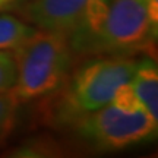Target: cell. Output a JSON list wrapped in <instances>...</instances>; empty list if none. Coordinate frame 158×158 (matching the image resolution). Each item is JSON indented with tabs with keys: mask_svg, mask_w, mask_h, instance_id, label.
Masks as SVG:
<instances>
[{
	"mask_svg": "<svg viewBox=\"0 0 158 158\" xmlns=\"http://www.w3.org/2000/svg\"><path fill=\"white\" fill-rule=\"evenodd\" d=\"M148 5V16H149V22H151V28H152L154 37H157V29H158V0H147Z\"/></svg>",
	"mask_w": 158,
	"mask_h": 158,
	"instance_id": "11",
	"label": "cell"
},
{
	"mask_svg": "<svg viewBox=\"0 0 158 158\" xmlns=\"http://www.w3.org/2000/svg\"><path fill=\"white\" fill-rule=\"evenodd\" d=\"M76 122L82 138L100 149H120L147 139L157 132V120L145 110L135 113L120 111L114 106H104Z\"/></svg>",
	"mask_w": 158,
	"mask_h": 158,
	"instance_id": "3",
	"label": "cell"
},
{
	"mask_svg": "<svg viewBox=\"0 0 158 158\" xmlns=\"http://www.w3.org/2000/svg\"><path fill=\"white\" fill-rule=\"evenodd\" d=\"M152 35L147 0H113L92 53L142 50Z\"/></svg>",
	"mask_w": 158,
	"mask_h": 158,
	"instance_id": "4",
	"label": "cell"
},
{
	"mask_svg": "<svg viewBox=\"0 0 158 158\" xmlns=\"http://www.w3.org/2000/svg\"><path fill=\"white\" fill-rule=\"evenodd\" d=\"M15 50L16 82L12 92L19 102L47 95L68 79L73 53L68 37L35 31Z\"/></svg>",
	"mask_w": 158,
	"mask_h": 158,
	"instance_id": "1",
	"label": "cell"
},
{
	"mask_svg": "<svg viewBox=\"0 0 158 158\" xmlns=\"http://www.w3.org/2000/svg\"><path fill=\"white\" fill-rule=\"evenodd\" d=\"M110 102H113L114 107L120 111H124V113H135V111L143 110L141 101L138 100V97L135 94L133 86L129 82H124L118 86Z\"/></svg>",
	"mask_w": 158,
	"mask_h": 158,
	"instance_id": "9",
	"label": "cell"
},
{
	"mask_svg": "<svg viewBox=\"0 0 158 158\" xmlns=\"http://www.w3.org/2000/svg\"><path fill=\"white\" fill-rule=\"evenodd\" d=\"M13 2H15V0H0V10L5 9V7H9Z\"/></svg>",
	"mask_w": 158,
	"mask_h": 158,
	"instance_id": "12",
	"label": "cell"
},
{
	"mask_svg": "<svg viewBox=\"0 0 158 158\" xmlns=\"http://www.w3.org/2000/svg\"><path fill=\"white\" fill-rule=\"evenodd\" d=\"M132 86L138 100L149 117L158 122V72L152 59H145L138 63Z\"/></svg>",
	"mask_w": 158,
	"mask_h": 158,
	"instance_id": "6",
	"label": "cell"
},
{
	"mask_svg": "<svg viewBox=\"0 0 158 158\" xmlns=\"http://www.w3.org/2000/svg\"><path fill=\"white\" fill-rule=\"evenodd\" d=\"M88 2L89 0H32L23 6L21 13L40 31L70 38L84 22Z\"/></svg>",
	"mask_w": 158,
	"mask_h": 158,
	"instance_id": "5",
	"label": "cell"
},
{
	"mask_svg": "<svg viewBox=\"0 0 158 158\" xmlns=\"http://www.w3.org/2000/svg\"><path fill=\"white\" fill-rule=\"evenodd\" d=\"M16 82V62L12 53L0 50V92L13 88Z\"/></svg>",
	"mask_w": 158,
	"mask_h": 158,
	"instance_id": "10",
	"label": "cell"
},
{
	"mask_svg": "<svg viewBox=\"0 0 158 158\" xmlns=\"http://www.w3.org/2000/svg\"><path fill=\"white\" fill-rule=\"evenodd\" d=\"M18 104L19 101L13 95L12 89L0 92V143L7 139L13 129Z\"/></svg>",
	"mask_w": 158,
	"mask_h": 158,
	"instance_id": "8",
	"label": "cell"
},
{
	"mask_svg": "<svg viewBox=\"0 0 158 158\" xmlns=\"http://www.w3.org/2000/svg\"><path fill=\"white\" fill-rule=\"evenodd\" d=\"M138 62L124 56L97 59L73 73L60 100L59 117L64 122H78L86 113L95 111L111 101L114 92L129 82Z\"/></svg>",
	"mask_w": 158,
	"mask_h": 158,
	"instance_id": "2",
	"label": "cell"
},
{
	"mask_svg": "<svg viewBox=\"0 0 158 158\" xmlns=\"http://www.w3.org/2000/svg\"><path fill=\"white\" fill-rule=\"evenodd\" d=\"M35 32L34 28L13 15L0 16V50L16 48Z\"/></svg>",
	"mask_w": 158,
	"mask_h": 158,
	"instance_id": "7",
	"label": "cell"
}]
</instances>
